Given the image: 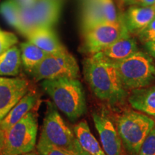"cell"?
<instances>
[{"label":"cell","instance_id":"obj_25","mask_svg":"<svg viewBox=\"0 0 155 155\" xmlns=\"http://www.w3.org/2000/svg\"><path fill=\"white\" fill-rule=\"evenodd\" d=\"M138 155H155V127L141 144Z\"/></svg>","mask_w":155,"mask_h":155},{"label":"cell","instance_id":"obj_9","mask_svg":"<svg viewBox=\"0 0 155 155\" xmlns=\"http://www.w3.org/2000/svg\"><path fill=\"white\" fill-rule=\"evenodd\" d=\"M36 81L68 77L78 78L79 67L68 50L49 53L30 73Z\"/></svg>","mask_w":155,"mask_h":155},{"label":"cell","instance_id":"obj_14","mask_svg":"<svg viewBox=\"0 0 155 155\" xmlns=\"http://www.w3.org/2000/svg\"><path fill=\"white\" fill-rule=\"evenodd\" d=\"M38 102V96L36 93L28 92L11 109L0 123V129L6 131L17 124L19 120L32 111Z\"/></svg>","mask_w":155,"mask_h":155},{"label":"cell","instance_id":"obj_32","mask_svg":"<svg viewBox=\"0 0 155 155\" xmlns=\"http://www.w3.org/2000/svg\"><path fill=\"white\" fill-rule=\"evenodd\" d=\"M120 1H121V2L122 3V4H124L125 2V0H120Z\"/></svg>","mask_w":155,"mask_h":155},{"label":"cell","instance_id":"obj_4","mask_svg":"<svg viewBox=\"0 0 155 155\" xmlns=\"http://www.w3.org/2000/svg\"><path fill=\"white\" fill-rule=\"evenodd\" d=\"M124 86L136 89L149 86L155 81V65L150 55L137 51L126 59L114 61Z\"/></svg>","mask_w":155,"mask_h":155},{"label":"cell","instance_id":"obj_30","mask_svg":"<svg viewBox=\"0 0 155 155\" xmlns=\"http://www.w3.org/2000/svg\"><path fill=\"white\" fill-rule=\"evenodd\" d=\"M4 145V131L0 129V154H1L2 150Z\"/></svg>","mask_w":155,"mask_h":155},{"label":"cell","instance_id":"obj_35","mask_svg":"<svg viewBox=\"0 0 155 155\" xmlns=\"http://www.w3.org/2000/svg\"><path fill=\"white\" fill-rule=\"evenodd\" d=\"M154 6H155V5H154Z\"/></svg>","mask_w":155,"mask_h":155},{"label":"cell","instance_id":"obj_22","mask_svg":"<svg viewBox=\"0 0 155 155\" xmlns=\"http://www.w3.org/2000/svg\"><path fill=\"white\" fill-rule=\"evenodd\" d=\"M38 155H73L61 148L39 139L37 147Z\"/></svg>","mask_w":155,"mask_h":155},{"label":"cell","instance_id":"obj_2","mask_svg":"<svg viewBox=\"0 0 155 155\" xmlns=\"http://www.w3.org/2000/svg\"><path fill=\"white\" fill-rule=\"evenodd\" d=\"M42 87L60 111L75 121L85 114L86 101L84 90L78 78H59L43 80Z\"/></svg>","mask_w":155,"mask_h":155},{"label":"cell","instance_id":"obj_20","mask_svg":"<svg viewBox=\"0 0 155 155\" xmlns=\"http://www.w3.org/2000/svg\"><path fill=\"white\" fill-rule=\"evenodd\" d=\"M21 59L26 71L31 73L48 54L30 41L20 44Z\"/></svg>","mask_w":155,"mask_h":155},{"label":"cell","instance_id":"obj_3","mask_svg":"<svg viewBox=\"0 0 155 155\" xmlns=\"http://www.w3.org/2000/svg\"><path fill=\"white\" fill-rule=\"evenodd\" d=\"M55 105L48 102L40 139L61 148L73 155H90L81 146L73 132L56 110Z\"/></svg>","mask_w":155,"mask_h":155},{"label":"cell","instance_id":"obj_10","mask_svg":"<svg viewBox=\"0 0 155 155\" xmlns=\"http://www.w3.org/2000/svg\"><path fill=\"white\" fill-rule=\"evenodd\" d=\"M30 83L23 78L0 76V123L29 91Z\"/></svg>","mask_w":155,"mask_h":155},{"label":"cell","instance_id":"obj_12","mask_svg":"<svg viewBox=\"0 0 155 155\" xmlns=\"http://www.w3.org/2000/svg\"><path fill=\"white\" fill-rule=\"evenodd\" d=\"M155 17V6H131L123 15L124 24L130 34L138 35Z\"/></svg>","mask_w":155,"mask_h":155},{"label":"cell","instance_id":"obj_16","mask_svg":"<svg viewBox=\"0 0 155 155\" xmlns=\"http://www.w3.org/2000/svg\"><path fill=\"white\" fill-rule=\"evenodd\" d=\"M106 22H107L100 0H84L81 15L83 33L97 25Z\"/></svg>","mask_w":155,"mask_h":155},{"label":"cell","instance_id":"obj_13","mask_svg":"<svg viewBox=\"0 0 155 155\" xmlns=\"http://www.w3.org/2000/svg\"><path fill=\"white\" fill-rule=\"evenodd\" d=\"M25 37L28 41L48 53H59L66 50L52 28H35L27 33Z\"/></svg>","mask_w":155,"mask_h":155},{"label":"cell","instance_id":"obj_5","mask_svg":"<svg viewBox=\"0 0 155 155\" xmlns=\"http://www.w3.org/2000/svg\"><path fill=\"white\" fill-rule=\"evenodd\" d=\"M155 126L154 120L139 111H126L119 116L116 129L125 150L138 155L141 144Z\"/></svg>","mask_w":155,"mask_h":155},{"label":"cell","instance_id":"obj_27","mask_svg":"<svg viewBox=\"0 0 155 155\" xmlns=\"http://www.w3.org/2000/svg\"><path fill=\"white\" fill-rule=\"evenodd\" d=\"M131 6L150 7L155 5V0H125V2Z\"/></svg>","mask_w":155,"mask_h":155},{"label":"cell","instance_id":"obj_21","mask_svg":"<svg viewBox=\"0 0 155 155\" xmlns=\"http://www.w3.org/2000/svg\"><path fill=\"white\" fill-rule=\"evenodd\" d=\"M0 14L8 24L19 32L20 30V5L16 0H5L0 5Z\"/></svg>","mask_w":155,"mask_h":155},{"label":"cell","instance_id":"obj_17","mask_svg":"<svg viewBox=\"0 0 155 155\" xmlns=\"http://www.w3.org/2000/svg\"><path fill=\"white\" fill-rule=\"evenodd\" d=\"M137 51V42L129 34L119 38L101 53L112 61H119L129 58Z\"/></svg>","mask_w":155,"mask_h":155},{"label":"cell","instance_id":"obj_33","mask_svg":"<svg viewBox=\"0 0 155 155\" xmlns=\"http://www.w3.org/2000/svg\"><path fill=\"white\" fill-rule=\"evenodd\" d=\"M32 155H38V154H37L36 152H32Z\"/></svg>","mask_w":155,"mask_h":155},{"label":"cell","instance_id":"obj_15","mask_svg":"<svg viewBox=\"0 0 155 155\" xmlns=\"http://www.w3.org/2000/svg\"><path fill=\"white\" fill-rule=\"evenodd\" d=\"M128 101L135 110L155 117V86L133 89Z\"/></svg>","mask_w":155,"mask_h":155},{"label":"cell","instance_id":"obj_11","mask_svg":"<svg viewBox=\"0 0 155 155\" xmlns=\"http://www.w3.org/2000/svg\"><path fill=\"white\" fill-rule=\"evenodd\" d=\"M93 119L98 131L101 147L107 155H126L124 147L114 124L107 116L94 113Z\"/></svg>","mask_w":155,"mask_h":155},{"label":"cell","instance_id":"obj_18","mask_svg":"<svg viewBox=\"0 0 155 155\" xmlns=\"http://www.w3.org/2000/svg\"><path fill=\"white\" fill-rule=\"evenodd\" d=\"M74 132L81 146L89 154L107 155L92 134L86 121H81L77 124L74 127Z\"/></svg>","mask_w":155,"mask_h":155},{"label":"cell","instance_id":"obj_24","mask_svg":"<svg viewBox=\"0 0 155 155\" xmlns=\"http://www.w3.org/2000/svg\"><path fill=\"white\" fill-rule=\"evenodd\" d=\"M100 2L105 14L106 22H115L119 20L122 15H118L116 13L113 0H100Z\"/></svg>","mask_w":155,"mask_h":155},{"label":"cell","instance_id":"obj_31","mask_svg":"<svg viewBox=\"0 0 155 155\" xmlns=\"http://www.w3.org/2000/svg\"><path fill=\"white\" fill-rule=\"evenodd\" d=\"M22 155H32V152L27 153V154H22Z\"/></svg>","mask_w":155,"mask_h":155},{"label":"cell","instance_id":"obj_34","mask_svg":"<svg viewBox=\"0 0 155 155\" xmlns=\"http://www.w3.org/2000/svg\"><path fill=\"white\" fill-rule=\"evenodd\" d=\"M154 121H155V120H154ZM154 127H155V126H154Z\"/></svg>","mask_w":155,"mask_h":155},{"label":"cell","instance_id":"obj_7","mask_svg":"<svg viewBox=\"0 0 155 155\" xmlns=\"http://www.w3.org/2000/svg\"><path fill=\"white\" fill-rule=\"evenodd\" d=\"M62 0H36L30 7L20 6V30L25 36L37 28H52L58 22Z\"/></svg>","mask_w":155,"mask_h":155},{"label":"cell","instance_id":"obj_28","mask_svg":"<svg viewBox=\"0 0 155 155\" xmlns=\"http://www.w3.org/2000/svg\"><path fill=\"white\" fill-rule=\"evenodd\" d=\"M145 48L148 52L149 55L155 58V42H149L144 44Z\"/></svg>","mask_w":155,"mask_h":155},{"label":"cell","instance_id":"obj_29","mask_svg":"<svg viewBox=\"0 0 155 155\" xmlns=\"http://www.w3.org/2000/svg\"><path fill=\"white\" fill-rule=\"evenodd\" d=\"M21 7H30L35 2L36 0H16Z\"/></svg>","mask_w":155,"mask_h":155},{"label":"cell","instance_id":"obj_23","mask_svg":"<svg viewBox=\"0 0 155 155\" xmlns=\"http://www.w3.org/2000/svg\"><path fill=\"white\" fill-rule=\"evenodd\" d=\"M17 42L18 39L15 34L0 28V55L15 45Z\"/></svg>","mask_w":155,"mask_h":155},{"label":"cell","instance_id":"obj_19","mask_svg":"<svg viewBox=\"0 0 155 155\" xmlns=\"http://www.w3.org/2000/svg\"><path fill=\"white\" fill-rule=\"evenodd\" d=\"M21 64L20 50L17 46H12L0 55V76L17 75L19 73Z\"/></svg>","mask_w":155,"mask_h":155},{"label":"cell","instance_id":"obj_26","mask_svg":"<svg viewBox=\"0 0 155 155\" xmlns=\"http://www.w3.org/2000/svg\"><path fill=\"white\" fill-rule=\"evenodd\" d=\"M137 35L140 41L144 44L149 42H155V17Z\"/></svg>","mask_w":155,"mask_h":155},{"label":"cell","instance_id":"obj_6","mask_svg":"<svg viewBox=\"0 0 155 155\" xmlns=\"http://www.w3.org/2000/svg\"><path fill=\"white\" fill-rule=\"evenodd\" d=\"M37 134L38 119L32 110L4 132V145L0 155H22L32 152Z\"/></svg>","mask_w":155,"mask_h":155},{"label":"cell","instance_id":"obj_1","mask_svg":"<svg viewBox=\"0 0 155 155\" xmlns=\"http://www.w3.org/2000/svg\"><path fill=\"white\" fill-rule=\"evenodd\" d=\"M83 73L97 98L111 104L121 102L127 96L114 61L102 53L89 55L83 61Z\"/></svg>","mask_w":155,"mask_h":155},{"label":"cell","instance_id":"obj_8","mask_svg":"<svg viewBox=\"0 0 155 155\" xmlns=\"http://www.w3.org/2000/svg\"><path fill=\"white\" fill-rule=\"evenodd\" d=\"M129 34L122 15L115 22L103 23L83 32L81 50L89 55H94L103 51L119 38Z\"/></svg>","mask_w":155,"mask_h":155}]
</instances>
